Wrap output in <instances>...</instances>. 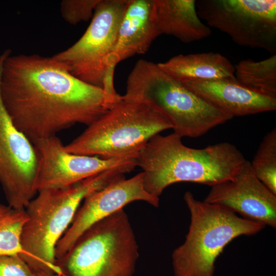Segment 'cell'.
<instances>
[{"mask_svg":"<svg viewBox=\"0 0 276 276\" xmlns=\"http://www.w3.org/2000/svg\"><path fill=\"white\" fill-rule=\"evenodd\" d=\"M0 94L14 125L32 143L76 124L89 125L120 99L74 77L53 57L37 54L5 58Z\"/></svg>","mask_w":276,"mask_h":276,"instance_id":"1","label":"cell"},{"mask_svg":"<svg viewBox=\"0 0 276 276\" xmlns=\"http://www.w3.org/2000/svg\"><path fill=\"white\" fill-rule=\"evenodd\" d=\"M246 159L228 142L201 149L188 147L173 132L153 136L139 152L136 165L143 170L146 191L159 199L164 190L186 181L211 187L232 179Z\"/></svg>","mask_w":276,"mask_h":276,"instance_id":"2","label":"cell"},{"mask_svg":"<svg viewBox=\"0 0 276 276\" xmlns=\"http://www.w3.org/2000/svg\"><path fill=\"white\" fill-rule=\"evenodd\" d=\"M112 169L68 187L38 192L25 208L28 220L21 233L23 253L19 255L35 272L57 273L56 246L72 223L81 202L124 175Z\"/></svg>","mask_w":276,"mask_h":276,"instance_id":"3","label":"cell"},{"mask_svg":"<svg viewBox=\"0 0 276 276\" xmlns=\"http://www.w3.org/2000/svg\"><path fill=\"white\" fill-rule=\"evenodd\" d=\"M121 99L144 104L170 123L180 137L196 138L232 119L212 106L151 61L138 60Z\"/></svg>","mask_w":276,"mask_h":276,"instance_id":"4","label":"cell"},{"mask_svg":"<svg viewBox=\"0 0 276 276\" xmlns=\"http://www.w3.org/2000/svg\"><path fill=\"white\" fill-rule=\"evenodd\" d=\"M183 199L191 221L185 241L172 254L174 276H214L215 262L229 242L265 227L222 206L198 200L190 191Z\"/></svg>","mask_w":276,"mask_h":276,"instance_id":"5","label":"cell"},{"mask_svg":"<svg viewBox=\"0 0 276 276\" xmlns=\"http://www.w3.org/2000/svg\"><path fill=\"white\" fill-rule=\"evenodd\" d=\"M139 257L133 230L122 209L86 229L56 264L62 276H132Z\"/></svg>","mask_w":276,"mask_h":276,"instance_id":"6","label":"cell"},{"mask_svg":"<svg viewBox=\"0 0 276 276\" xmlns=\"http://www.w3.org/2000/svg\"><path fill=\"white\" fill-rule=\"evenodd\" d=\"M172 129L161 114L144 104L121 99L64 146L69 153L103 159L135 157L154 135Z\"/></svg>","mask_w":276,"mask_h":276,"instance_id":"7","label":"cell"},{"mask_svg":"<svg viewBox=\"0 0 276 276\" xmlns=\"http://www.w3.org/2000/svg\"><path fill=\"white\" fill-rule=\"evenodd\" d=\"M128 0H100L83 35L71 47L54 55L73 76L104 89L106 60L114 47Z\"/></svg>","mask_w":276,"mask_h":276,"instance_id":"8","label":"cell"},{"mask_svg":"<svg viewBox=\"0 0 276 276\" xmlns=\"http://www.w3.org/2000/svg\"><path fill=\"white\" fill-rule=\"evenodd\" d=\"M196 7L208 26L237 44L276 52L275 0H198Z\"/></svg>","mask_w":276,"mask_h":276,"instance_id":"9","label":"cell"},{"mask_svg":"<svg viewBox=\"0 0 276 276\" xmlns=\"http://www.w3.org/2000/svg\"><path fill=\"white\" fill-rule=\"evenodd\" d=\"M8 55L7 51L0 55V80ZM37 167L33 144L14 125L0 94V184L9 205L25 209L35 196Z\"/></svg>","mask_w":276,"mask_h":276,"instance_id":"10","label":"cell"},{"mask_svg":"<svg viewBox=\"0 0 276 276\" xmlns=\"http://www.w3.org/2000/svg\"><path fill=\"white\" fill-rule=\"evenodd\" d=\"M32 144L37 157V193L44 189L68 187L110 170L120 169L128 173L137 166L135 157L103 159L67 152L56 135Z\"/></svg>","mask_w":276,"mask_h":276,"instance_id":"11","label":"cell"},{"mask_svg":"<svg viewBox=\"0 0 276 276\" xmlns=\"http://www.w3.org/2000/svg\"><path fill=\"white\" fill-rule=\"evenodd\" d=\"M143 178L142 172L129 179L123 175L86 197L56 246V260L64 255L89 227L127 204L140 200L158 207L159 199L146 191Z\"/></svg>","mask_w":276,"mask_h":276,"instance_id":"12","label":"cell"},{"mask_svg":"<svg viewBox=\"0 0 276 276\" xmlns=\"http://www.w3.org/2000/svg\"><path fill=\"white\" fill-rule=\"evenodd\" d=\"M204 201L225 207L265 226L276 227V195L257 177L247 160L232 179L211 186Z\"/></svg>","mask_w":276,"mask_h":276,"instance_id":"13","label":"cell"},{"mask_svg":"<svg viewBox=\"0 0 276 276\" xmlns=\"http://www.w3.org/2000/svg\"><path fill=\"white\" fill-rule=\"evenodd\" d=\"M154 0H128L118 30L113 49L108 57V73L104 89L116 91L115 67L120 62L146 53L157 37Z\"/></svg>","mask_w":276,"mask_h":276,"instance_id":"14","label":"cell"},{"mask_svg":"<svg viewBox=\"0 0 276 276\" xmlns=\"http://www.w3.org/2000/svg\"><path fill=\"white\" fill-rule=\"evenodd\" d=\"M182 83L212 106L232 118L276 109L275 96L252 89L236 78Z\"/></svg>","mask_w":276,"mask_h":276,"instance_id":"15","label":"cell"},{"mask_svg":"<svg viewBox=\"0 0 276 276\" xmlns=\"http://www.w3.org/2000/svg\"><path fill=\"white\" fill-rule=\"evenodd\" d=\"M158 36L166 34L189 43L209 37L212 30L199 17L195 0H154Z\"/></svg>","mask_w":276,"mask_h":276,"instance_id":"16","label":"cell"},{"mask_svg":"<svg viewBox=\"0 0 276 276\" xmlns=\"http://www.w3.org/2000/svg\"><path fill=\"white\" fill-rule=\"evenodd\" d=\"M157 64L162 71L181 83L236 78L234 65L218 53L179 54Z\"/></svg>","mask_w":276,"mask_h":276,"instance_id":"17","label":"cell"},{"mask_svg":"<svg viewBox=\"0 0 276 276\" xmlns=\"http://www.w3.org/2000/svg\"><path fill=\"white\" fill-rule=\"evenodd\" d=\"M235 77L243 85L276 97V55L262 61L241 60L234 65Z\"/></svg>","mask_w":276,"mask_h":276,"instance_id":"18","label":"cell"},{"mask_svg":"<svg viewBox=\"0 0 276 276\" xmlns=\"http://www.w3.org/2000/svg\"><path fill=\"white\" fill-rule=\"evenodd\" d=\"M28 220L25 209H15L0 203V255L23 253L21 236Z\"/></svg>","mask_w":276,"mask_h":276,"instance_id":"19","label":"cell"},{"mask_svg":"<svg viewBox=\"0 0 276 276\" xmlns=\"http://www.w3.org/2000/svg\"><path fill=\"white\" fill-rule=\"evenodd\" d=\"M250 164L257 177L276 195V129L263 137Z\"/></svg>","mask_w":276,"mask_h":276,"instance_id":"20","label":"cell"},{"mask_svg":"<svg viewBox=\"0 0 276 276\" xmlns=\"http://www.w3.org/2000/svg\"><path fill=\"white\" fill-rule=\"evenodd\" d=\"M100 0H63L60 4L63 18L68 23L75 25L91 18Z\"/></svg>","mask_w":276,"mask_h":276,"instance_id":"21","label":"cell"},{"mask_svg":"<svg viewBox=\"0 0 276 276\" xmlns=\"http://www.w3.org/2000/svg\"><path fill=\"white\" fill-rule=\"evenodd\" d=\"M0 276H36L18 255H0Z\"/></svg>","mask_w":276,"mask_h":276,"instance_id":"22","label":"cell"},{"mask_svg":"<svg viewBox=\"0 0 276 276\" xmlns=\"http://www.w3.org/2000/svg\"><path fill=\"white\" fill-rule=\"evenodd\" d=\"M36 276H62L57 273H53V274H47L42 272H37L35 273Z\"/></svg>","mask_w":276,"mask_h":276,"instance_id":"23","label":"cell"}]
</instances>
